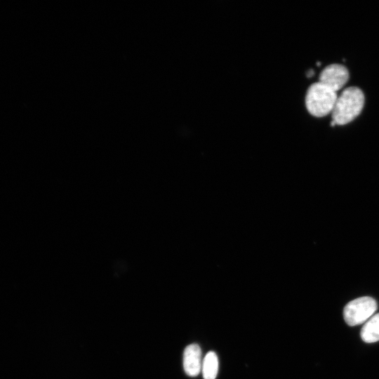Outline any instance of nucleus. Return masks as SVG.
Wrapping results in <instances>:
<instances>
[{
  "mask_svg": "<svg viewBox=\"0 0 379 379\" xmlns=\"http://www.w3.org/2000/svg\"><path fill=\"white\" fill-rule=\"evenodd\" d=\"M337 98L335 91L319 81L314 83L306 93V108L314 117H325L332 112Z\"/></svg>",
  "mask_w": 379,
  "mask_h": 379,
  "instance_id": "nucleus-2",
  "label": "nucleus"
},
{
  "mask_svg": "<svg viewBox=\"0 0 379 379\" xmlns=\"http://www.w3.org/2000/svg\"><path fill=\"white\" fill-rule=\"evenodd\" d=\"M375 299L364 296L349 302L343 310V317L349 326L361 324L369 319L377 310Z\"/></svg>",
  "mask_w": 379,
  "mask_h": 379,
  "instance_id": "nucleus-3",
  "label": "nucleus"
},
{
  "mask_svg": "<svg viewBox=\"0 0 379 379\" xmlns=\"http://www.w3.org/2000/svg\"><path fill=\"white\" fill-rule=\"evenodd\" d=\"M364 95L361 89L352 86L345 89L337 98L332 111V120L336 125H345L354 119L361 112Z\"/></svg>",
  "mask_w": 379,
  "mask_h": 379,
  "instance_id": "nucleus-1",
  "label": "nucleus"
},
{
  "mask_svg": "<svg viewBox=\"0 0 379 379\" xmlns=\"http://www.w3.org/2000/svg\"><path fill=\"white\" fill-rule=\"evenodd\" d=\"M348 79L349 72L344 65L332 64L321 71L319 81L336 92L347 83Z\"/></svg>",
  "mask_w": 379,
  "mask_h": 379,
  "instance_id": "nucleus-4",
  "label": "nucleus"
},
{
  "mask_svg": "<svg viewBox=\"0 0 379 379\" xmlns=\"http://www.w3.org/2000/svg\"><path fill=\"white\" fill-rule=\"evenodd\" d=\"M361 338L365 343H375L379 340V313L371 317L361 330Z\"/></svg>",
  "mask_w": 379,
  "mask_h": 379,
  "instance_id": "nucleus-6",
  "label": "nucleus"
},
{
  "mask_svg": "<svg viewBox=\"0 0 379 379\" xmlns=\"http://www.w3.org/2000/svg\"><path fill=\"white\" fill-rule=\"evenodd\" d=\"M204 379H215L218 371V359L214 352H208L202 362L201 367Z\"/></svg>",
  "mask_w": 379,
  "mask_h": 379,
  "instance_id": "nucleus-7",
  "label": "nucleus"
},
{
  "mask_svg": "<svg viewBox=\"0 0 379 379\" xmlns=\"http://www.w3.org/2000/svg\"><path fill=\"white\" fill-rule=\"evenodd\" d=\"M201 350L195 343L186 347L183 354V368L186 374L191 377L199 375L201 370Z\"/></svg>",
  "mask_w": 379,
  "mask_h": 379,
  "instance_id": "nucleus-5",
  "label": "nucleus"
}]
</instances>
